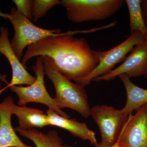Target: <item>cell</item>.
I'll use <instances>...</instances> for the list:
<instances>
[{
    "instance_id": "obj_19",
    "label": "cell",
    "mask_w": 147,
    "mask_h": 147,
    "mask_svg": "<svg viewBox=\"0 0 147 147\" xmlns=\"http://www.w3.org/2000/svg\"><path fill=\"white\" fill-rule=\"evenodd\" d=\"M141 6L144 20L147 26V0H142Z\"/></svg>"
},
{
    "instance_id": "obj_22",
    "label": "cell",
    "mask_w": 147,
    "mask_h": 147,
    "mask_svg": "<svg viewBox=\"0 0 147 147\" xmlns=\"http://www.w3.org/2000/svg\"><path fill=\"white\" fill-rule=\"evenodd\" d=\"M9 16V13H3L0 9V17H2L5 19H8Z\"/></svg>"
},
{
    "instance_id": "obj_12",
    "label": "cell",
    "mask_w": 147,
    "mask_h": 147,
    "mask_svg": "<svg viewBox=\"0 0 147 147\" xmlns=\"http://www.w3.org/2000/svg\"><path fill=\"white\" fill-rule=\"evenodd\" d=\"M46 115L50 125L66 129L75 137L89 141L94 146L97 143L95 133L88 127L86 123L79 121L75 118L62 117L50 109L47 110Z\"/></svg>"
},
{
    "instance_id": "obj_15",
    "label": "cell",
    "mask_w": 147,
    "mask_h": 147,
    "mask_svg": "<svg viewBox=\"0 0 147 147\" xmlns=\"http://www.w3.org/2000/svg\"><path fill=\"white\" fill-rule=\"evenodd\" d=\"M14 129L21 136L33 142L35 147H73L64 144L61 137L55 130H50L45 133L36 128L24 129L18 126Z\"/></svg>"
},
{
    "instance_id": "obj_13",
    "label": "cell",
    "mask_w": 147,
    "mask_h": 147,
    "mask_svg": "<svg viewBox=\"0 0 147 147\" xmlns=\"http://www.w3.org/2000/svg\"><path fill=\"white\" fill-rule=\"evenodd\" d=\"M12 115L4 99L0 103V147H35L24 144L17 136L11 125Z\"/></svg>"
},
{
    "instance_id": "obj_23",
    "label": "cell",
    "mask_w": 147,
    "mask_h": 147,
    "mask_svg": "<svg viewBox=\"0 0 147 147\" xmlns=\"http://www.w3.org/2000/svg\"><path fill=\"white\" fill-rule=\"evenodd\" d=\"M145 76V77H146V78H147V74L146 75V76Z\"/></svg>"
},
{
    "instance_id": "obj_9",
    "label": "cell",
    "mask_w": 147,
    "mask_h": 147,
    "mask_svg": "<svg viewBox=\"0 0 147 147\" xmlns=\"http://www.w3.org/2000/svg\"><path fill=\"white\" fill-rule=\"evenodd\" d=\"M116 144L121 147H147V104L130 115Z\"/></svg>"
},
{
    "instance_id": "obj_3",
    "label": "cell",
    "mask_w": 147,
    "mask_h": 147,
    "mask_svg": "<svg viewBox=\"0 0 147 147\" xmlns=\"http://www.w3.org/2000/svg\"><path fill=\"white\" fill-rule=\"evenodd\" d=\"M69 21L76 24L108 19L120 10L124 0H62Z\"/></svg>"
},
{
    "instance_id": "obj_11",
    "label": "cell",
    "mask_w": 147,
    "mask_h": 147,
    "mask_svg": "<svg viewBox=\"0 0 147 147\" xmlns=\"http://www.w3.org/2000/svg\"><path fill=\"white\" fill-rule=\"evenodd\" d=\"M9 110L17 116L19 127L24 129L42 128L50 125L47 115L42 110L26 106L16 105L11 96L5 98Z\"/></svg>"
},
{
    "instance_id": "obj_8",
    "label": "cell",
    "mask_w": 147,
    "mask_h": 147,
    "mask_svg": "<svg viewBox=\"0 0 147 147\" xmlns=\"http://www.w3.org/2000/svg\"><path fill=\"white\" fill-rule=\"evenodd\" d=\"M147 74V40L136 45L120 65L94 81H110L122 74L131 79L145 76Z\"/></svg>"
},
{
    "instance_id": "obj_24",
    "label": "cell",
    "mask_w": 147,
    "mask_h": 147,
    "mask_svg": "<svg viewBox=\"0 0 147 147\" xmlns=\"http://www.w3.org/2000/svg\"><path fill=\"white\" fill-rule=\"evenodd\" d=\"M146 40H147V38H146Z\"/></svg>"
},
{
    "instance_id": "obj_7",
    "label": "cell",
    "mask_w": 147,
    "mask_h": 147,
    "mask_svg": "<svg viewBox=\"0 0 147 147\" xmlns=\"http://www.w3.org/2000/svg\"><path fill=\"white\" fill-rule=\"evenodd\" d=\"M145 40V37L141 33L135 32L131 33L125 40L110 50L106 51L99 50V62L97 65L79 84L86 87L96 78L109 73L115 69L117 64L123 62L127 55L136 45Z\"/></svg>"
},
{
    "instance_id": "obj_14",
    "label": "cell",
    "mask_w": 147,
    "mask_h": 147,
    "mask_svg": "<svg viewBox=\"0 0 147 147\" xmlns=\"http://www.w3.org/2000/svg\"><path fill=\"white\" fill-rule=\"evenodd\" d=\"M119 77L124 86L127 94L126 103L121 110L129 115L133 111H137L147 104V89L136 86L125 74H121Z\"/></svg>"
},
{
    "instance_id": "obj_16",
    "label": "cell",
    "mask_w": 147,
    "mask_h": 147,
    "mask_svg": "<svg viewBox=\"0 0 147 147\" xmlns=\"http://www.w3.org/2000/svg\"><path fill=\"white\" fill-rule=\"evenodd\" d=\"M142 0H125L129 11L131 33L139 32L147 38V26L142 12Z\"/></svg>"
},
{
    "instance_id": "obj_6",
    "label": "cell",
    "mask_w": 147,
    "mask_h": 147,
    "mask_svg": "<svg viewBox=\"0 0 147 147\" xmlns=\"http://www.w3.org/2000/svg\"><path fill=\"white\" fill-rule=\"evenodd\" d=\"M129 115L112 106L97 105L91 108L90 116L99 127L101 145L108 147L116 144Z\"/></svg>"
},
{
    "instance_id": "obj_17",
    "label": "cell",
    "mask_w": 147,
    "mask_h": 147,
    "mask_svg": "<svg viewBox=\"0 0 147 147\" xmlns=\"http://www.w3.org/2000/svg\"><path fill=\"white\" fill-rule=\"evenodd\" d=\"M61 4L59 0H34L32 7V14L33 21L36 22L46 15L55 6Z\"/></svg>"
},
{
    "instance_id": "obj_5",
    "label": "cell",
    "mask_w": 147,
    "mask_h": 147,
    "mask_svg": "<svg viewBox=\"0 0 147 147\" xmlns=\"http://www.w3.org/2000/svg\"><path fill=\"white\" fill-rule=\"evenodd\" d=\"M36 75L35 82L28 86H13L9 88L11 91L18 96V105L25 106L28 103L34 102L46 105L49 109L55 112L62 117L70 118L58 107L54 98H52L47 92L45 87L44 71L42 57H37L34 65L32 67Z\"/></svg>"
},
{
    "instance_id": "obj_10",
    "label": "cell",
    "mask_w": 147,
    "mask_h": 147,
    "mask_svg": "<svg viewBox=\"0 0 147 147\" xmlns=\"http://www.w3.org/2000/svg\"><path fill=\"white\" fill-rule=\"evenodd\" d=\"M0 53L4 55L7 59L12 70L11 81L7 83L6 86L5 87V90L17 85L30 86L35 82L36 77L27 71L13 52L9 39L8 29L3 27L0 28Z\"/></svg>"
},
{
    "instance_id": "obj_18",
    "label": "cell",
    "mask_w": 147,
    "mask_h": 147,
    "mask_svg": "<svg viewBox=\"0 0 147 147\" xmlns=\"http://www.w3.org/2000/svg\"><path fill=\"white\" fill-rule=\"evenodd\" d=\"M32 0H13L16 10L30 20L32 18Z\"/></svg>"
},
{
    "instance_id": "obj_1",
    "label": "cell",
    "mask_w": 147,
    "mask_h": 147,
    "mask_svg": "<svg viewBox=\"0 0 147 147\" xmlns=\"http://www.w3.org/2000/svg\"><path fill=\"white\" fill-rule=\"evenodd\" d=\"M97 28L84 30L69 31L45 38L29 45L21 63L26 68L32 58L46 56L51 58L63 75L80 84L97 65L98 51L91 49L84 38L74 37L78 33L89 34L98 31Z\"/></svg>"
},
{
    "instance_id": "obj_4",
    "label": "cell",
    "mask_w": 147,
    "mask_h": 147,
    "mask_svg": "<svg viewBox=\"0 0 147 147\" xmlns=\"http://www.w3.org/2000/svg\"><path fill=\"white\" fill-rule=\"evenodd\" d=\"M8 19L13 26L14 35L11 42L12 49L21 61L24 49L41 40L61 33L60 29L47 30L37 26L15 7L11 8Z\"/></svg>"
},
{
    "instance_id": "obj_21",
    "label": "cell",
    "mask_w": 147,
    "mask_h": 147,
    "mask_svg": "<svg viewBox=\"0 0 147 147\" xmlns=\"http://www.w3.org/2000/svg\"><path fill=\"white\" fill-rule=\"evenodd\" d=\"M94 147H120L117 144H115L113 145V146H110L108 147H105L104 146H102V145H101V144H100V143H98V142H97L96 144H95L94 145Z\"/></svg>"
},
{
    "instance_id": "obj_20",
    "label": "cell",
    "mask_w": 147,
    "mask_h": 147,
    "mask_svg": "<svg viewBox=\"0 0 147 147\" xmlns=\"http://www.w3.org/2000/svg\"><path fill=\"white\" fill-rule=\"evenodd\" d=\"M1 54L0 53V56H1ZM1 81L6 83V84H7L8 83V82L6 81V79L5 75H2L0 74V90L1 88Z\"/></svg>"
},
{
    "instance_id": "obj_2",
    "label": "cell",
    "mask_w": 147,
    "mask_h": 147,
    "mask_svg": "<svg viewBox=\"0 0 147 147\" xmlns=\"http://www.w3.org/2000/svg\"><path fill=\"white\" fill-rule=\"evenodd\" d=\"M42 57L45 75L55 87V95L53 98L58 107L61 110L70 108L84 117H90L91 108L85 87L78 83H72L63 75L51 58Z\"/></svg>"
}]
</instances>
